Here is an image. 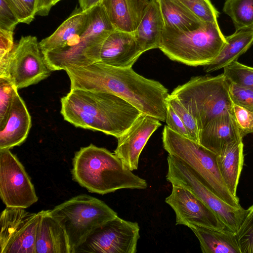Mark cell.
<instances>
[{
    "mask_svg": "<svg viewBox=\"0 0 253 253\" xmlns=\"http://www.w3.org/2000/svg\"><path fill=\"white\" fill-rule=\"evenodd\" d=\"M65 71L70 89L110 93L125 99L142 114L166 121L168 89L160 82L139 75L132 67H116L99 61Z\"/></svg>",
    "mask_w": 253,
    "mask_h": 253,
    "instance_id": "cell-1",
    "label": "cell"
},
{
    "mask_svg": "<svg viewBox=\"0 0 253 253\" xmlns=\"http://www.w3.org/2000/svg\"><path fill=\"white\" fill-rule=\"evenodd\" d=\"M60 113L77 127L101 131L117 138L132 125L141 112L115 94L72 89L61 98Z\"/></svg>",
    "mask_w": 253,
    "mask_h": 253,
    "instance_id": "cell-2",
    "label": "cell"
},
{
    "mask_svg": "<svg viewBox=\"0 0 253 253\" xmlns=\"http://www.w3.org/2000/svg\"><path fill=\"white\" fill-rule=\"evenodd\" d=\"M73 179L89 192L104 195L122 189H145L146 181L132 173L115 154L92 144L75 154Z\"/></svg>",
    "mask_w": 253,
    "mask_h": 253,
    "instance_id": "cell-3",
    "label": "cell"
},
{
    "mask_svg": "<svg viewBox=\"0 0 253 253\" xmlns=\"http://www.w3.org/2000/svg\"><path fill=\"white\" fill-rule=\"evenodd\" d=\"M226 42L218 22L205 23L189 31L165 27L158 48L171 60L205 66L216 58Z\"/></svg>",
    "mask_w": 253,
    "mask_h": 253,
    "instance_id": "cell-4",
    "label": "cell"
},
{
    "mask_svg": "<svg viewBox=\"0 0 253 253\" xmlns=\"http://www.w3.org/2000/svg\"><path fill=\"white\" fill-rule=\"evenodd\" d=\"M229 83L223 74L216 76L191 78L170 93L182 104L195 119L199 131L216 117L233 115V103L229 92Z\"/></svg>",
    "mask_w": 253,
    "mask_h": 253,
    "instance_id": "cell-5",
    "label": "cell"
},
{
    "mask_svg": "<svg viewBox=\"0 0 253 253\" xmlns=\"http://www.w3.org/2000/svg\"><path fill=\"white\" fill-rule=\"evenodd\" d=\"M115 30L101 3L95 5L89 10L85 30L73 43L43 52L48 67L52 72L65 71L100 61L102 46Z\"/></svg>",
    "mask_w": 253,
    "mask_h": 253,
    "instance_id": "cell-6",
    "label": "cell"
},
{
    "mask_svg": "<svg viewBox=\"0 0 253 253\" xmlns=\"http://www.w3.org/2000/svg\"><path fill=\"white\" fill-rule=\"evenodd\" d=\"M164 148L169 155L184 162L196 173L201 181L228 204L242 208L237 196L229 191L220 173L216 154L199 143L164 126L162 132Z\"/></svg>",
    "mask_w": 253,
    "mask_h": 253,
    "instance_id": "cell-7",
    "label": "cell"
},
{
    "mask_svg": "<svg viewBox=\"0 0 253 253\" xmlns=\"http://www.w3.org/2000/svg\"><path fill=\"white\" fill-rule=\"evenodd\" d=\"M64 228L72 253L96 228L118 216L104 202L82 194L50 210Z\"/></svg>",
    "mask_w": 253,
    "mask_h": 253,
    "instance_id": "cell-8",
    "label": "cell"
},
{
    "mask_svg": "<svg viewBox=\"0 0 253 253\" xmlns=\"http://www.w3.org/2000/svg\"><path fill=\"white\" fill-rule=\"evenodd\" d=\"M167 161V181L192 192L216 215L228 230L236 233L244 218L246 210L232 206L219 198L184 162L169 154Z\"/></svg>",
    "mask_w": 253,
    "mask_h": 253,
    "instance_id": "cell-9",
    "label": "cell"
},
{
    "mask_svg": "<svg viewBox=\"0 0 253 253\" xmlns=\"http://www.w3.org/2000/svg\"><path fill=\"white\" fill-rule=\"evenodd\" d=\"M52 72L37 37L22 36L9 55L6 78L19 89L38 84Z\"/></svg>",
    "mask_w": 253,
    "mask_h": 253,
    "instance_id": "cell-10",
    "label": "cell"
},
{
    "mask_svg": "<svg viewBox=\"0 0 253 253\" xmlns=\"http://www.w3.org/2000/svg\"><path fill=\"white\" fill-rule=\"evenodd\" d=\"M139 231L138 223L118 216L93 230L75 253H135Z\"/></svg>",
    "mask_w": 253,
    "mask_h": 253,
    "instance_id": "cell-11",
    "label": "cell"
},
{
    "mask_svg": "<svg viewBox=\"0 0 253 253\" xmlns=\"http://www.w3.org/2000/svg\"><path fill=\"white\" fill-rule=\"evenodd\" d=\"M41 212L6 208L0 218V253H36L35 242Z\"/></svg>",
    "mask_w": 253,
    "mask_h": 253,
    "instance_id": "cell-12",
    "label": "cell"
},
{
    "mask_svg": "<svg viewBox=\"0 0 253 253\" xmlns=\"http://www.w3.org/2000/svg\"><path fill=\"white\" fill-rule=\"evenodd\" d=\"M0 196L9 207L26 209L38 200L24 166L9 149L0 150Z\"/></svg>",
    "mask_w": 253,
    "mask_h": 253,
    "instance_id": "cell-13",
    "label": "cell"
},
{
    "mask_svg": "<svg viewBox=\"0 0 253 253\" xmlns=\"http://www.w3.org/2000/svg\"><path fill=\"white\" fill-rule=\"evenodd\" d=\"M172 186L171 192L165 202L175 212L176 225L188 227L197 225L219 231L227 230L216 215L192 192L180 186Z\"/></svg>",
    "mask_w": 253,
    "mask_h": 253,
    "instance_id": "cell-14",
    "label": "cell"
},
{
    "mask_svg": "<svg viewBox=\"0 0 253 253\" xmlns=\"http://www.w3.org/2000/svg\"><path fill=\"white\" fill-rule=\"evenodd\" d=\"M157 119L141 114L129 128L118 138L114 154L130 170L137 169L140 154L149 139L160 126Z\"/></svg>",
    "mask_w": 253,
    "mask_h": 253,
    "instance_id": "cell-15",
    "label": "cell"
},
{
    "mask_svg": "<svg viewBox=\"0 0 253 253\" xmlns=\"http://www.w3.org/2000/svg\"><path fill=\"white\" fill-rule=\"evenodd\" d=\"M143 52L134 33L115 30L102 46L100 61L116 67L130 68Z\"/></svg>",
    "mask_w": 253,
    "mask_h": 253,
    "instance_id": "cell-16",
    "label": "cell"
},
{
    "mask_svg": "<svg viewBox=\"0 0 253 253\" xmlns=\"http://www.w3.org/2000/svg\"><path fill=\"white\" fill-rule=\"evenodd\" d=\"M32 126L31 117L25 102L16 91L5 126L0 129V150L21 145Z\"/></svg>",
    "mask_w": 253,
    "mask_h": 253,
    "instance_id": "cell-17",
    "label": "cell"
},
{
    "mask_svg": "<svg viewBox=\"0 0 253 253\" xmlns=\"http://www.w3.org/2000/svg\"><path fill=\"white\" fill-rule=\"evenodd\" d=\"M37 228L36 253H72L66 231L49 212L41 211Z\"/></svg>",
    "mask_w": 253,
    "mask_h": 253,
    "instance_id": "cell-18",
    "label": "cell"
},
{
    "mask_svg": "<svg viewBox=\"0 0 253 253\" xmlns=\"http://www.w3.org/2000/svg\"><path fill=\"white\" fill-rule=\"evenodd\" d=\"M243 140L232 114L220 115L209 122L200 131L199 144L217 154L227 144Z\"/></svg>",
    "mask_w": 253,
    "mask_h": 253,
    "instance_id": "cell-19",
    "label": "cell"
},
{
    "mask_svg": "<svg viewBox=\"0 0 253 253\" xmlns=\"http://www.w3.org/2000/svg\"><path fill=\"white\" fill-rule=\"evenodd\" d=\"M148 0H102L108 17L115 30L134 33Z\"/></svg>",
    "mask_w": 253,
    "mask_h": 253,
    "instance_id": "cell-20",
    "label": "cell"
},
{
    "mask_svg": "<svg viewBox=\"0 0 253 253\" xmlns=\"http://www.w3.org/2000/svg\"><path fill=\"white\" fill-rule=\"evenodd\" d=\"M90 10L83 11L81 8H76L52 35L39 42L42 52L62 48L73 43L85 30Z\"/></svg>",
    "mask_w": 253,
    "mask_h": 253,
    "instance_id": "cell-21",
    "label": "cell"
},
{
    "mask_svg": "<svg viewBox=\"0 0 253 253\" xmlns=\"http://www.w3.org/2000/svg\"><path fill=\"white\" fill-rule=\"evenodd\" d=\"M165 27L158 0H150L134 34L144 52L158 48Z\"/></svg>",
    "mask_w": 253,
    "mask_h": 253,
    "instance_id": "cell-22",
    "label": "cell"
},
{
    "mask_svg": "<svg viewBox=\"0 0 253 253\" xmlns=\"http://www.w3.org/2000/svg\"><path fill=\"white\" fill-rule=\"evenodd\" d=\"M242 140L225 145L216 154V161L221 177L230 192L237 196V189L244 163Z\"/></svg>",
    "mask_w": 253,
    "mask_h": 253,
    "instance_id": "cell-23",
    "label": "cell"
},
{
    "mask_svg": "<svg viewBox=\"0 0 253 253\" xmlns=\"http://www.w3.org/2000/svg\"><path fill=\"white\" fill-rule=\"evenodd\" d=\"M189 228L199 240L203 253H241L236 233L197 225Z\"/></svg>",
    "mask_w": 253,
    "mask_h": 253,
    "instance_id": "cell-24",
    "label": "cell"
},
{
    "mask_svg": "<svg viewBox=\"0 0 253 253\" xmlns=\"http://www.w3.org/2000/svg\"><path fill=\"white\" fill-rule=\"evenodd\" d=\"M225 38L226 43L218 55L212 62L204 66L206 72L218 70L237 60L253 44V30L236 31Z\"/></svg>",
    "mask_w": 253,
    "mask_h": 253,
    "instance_id": "cell-25",
    "label": "cell"
},
{
    "mask_svg": "<svg viewBox=\"0 0 253 253\" xmlns=\"http://www.w3.org/2000/svg\"><path fill=\"white\" fill-rule=\"evenodd\" d=\"M158 0L165 27L189 31L205 24L179 0Z\"/></svg>",
    "mask_w": 253,
    "mask_h": 253,
    "instance_id": "cell-26",
    "label": "cell"
},
{
    "mask_svg": "<svg viewBox=\"0 0 253 253\" xmlns=\"http://www.w3.org/2000/svg\"><path fill=\"white\" fill-rule=\"evenodd\" d=\"M223 11L230 17L236 31L253 30V0H226Z\"/></svg>",
    "mask_w": 253,
    "mask_h": 253,
    "instance_id": "cell-27",
    "label": "cell"
},
{
    "mask_svg": "<svg viewBox=\"0 0 253 253\" xmlns=\"http://www.w3.org/2000/svg\"><path fill=\"white\" fill-rule=\"evenodd\" d=\"M223 69V74L229 83L253 90V67L236 60Z\"/></svg>",
    "mask_w": 253,
    "mask_h": 253,
    "instance_id": "cell-28",
    "label": "cell"
},
{
    "mask_svg": "<svg viewBox=\"0 0 253 253\" xmlns=\"http://www.w3.org/2000/svg\"><path fill=\"white\" fill-rule=\"evenodd\" d=\"M204 23L218 22L219 11L210 0H179Z\"/></svg>",
    "mask_w": 253,
    "mask_h": 253,
    "instance_id": "cell-29",
    "label": "cell"
},
{
    "mask_svg": "<svg viewBox=\"0 0 253 253\" xmlns=\"http://www.w3.org/2000/svg\"><path fill=\"white\" fill-rule=\"evenodd\" d=\"M236 236L241 253H253V205L246 210Z\"/></svg>",
    "mask_w": 253,
    "mask_h": 253,
    "instance_id": "cell-30",
    "label": "cell"
},
{
    "mask_svg": "<svg viewBox=\"0 0 253 253\" xmlns=\"http://www.w3.org/2000/svg\"><path fill=\"white\" fill-rule=\"evenodd\" d=\"M169 103L180 118L189 135V139L199 143L200 131L197 122L189 111L175 97L169 94L168 98Z\"/></svg>",
    "mask_w": 253,
    "mask_h": 253,
    "instance_id": "cell-31",
    "label": "cell"
},
{
    "mask_svg": "<svg viewBox=\"0 0 253 253\" xmlns=\"http://www.w3.org/2000/svg\"><path fill=\"white\" fill-rule=\"evenodd\" d=\"M17 90L10 80L0 78V129L6 124L14 95Z\"/></svg>",
    "mask_w": 253,
    "mask_h": 253,
    "instance_id": "cell-32",
    "label": "cell"
},
{
    "mask_svg": "<svg viewBox=\"0 0 253 253\" xmlns=\"http://www.w3.org/2000/svg\"><path fill=\"white\" fill-rule=\"evenodd\" d=\"M20 23L29 24L37 14L39 0H6Z\"/></svg>",
    "mask_w": 253,
    "mask_h": 253,
    "instance_id": "cell-33",
    "label": "cell"
},
{
    "mask_svg": "<svg viewBox=\"0 0 253 253\" xmlns=\"http://www.w3.org/2000/svg\"><path fill=\"white\" fill-rule=\"evenodd\" d=\"M0 78H6L9 55L14 45L13 32L0 29Z\"/></svg>",
    "mask_w": 253,
    "mask_h": 253,
    "instance_id": "cell-34",
    "label": "cell"
},
{
    "mask_svg": "<svg viewBox=\"0 0 253 253\" xmlns=\"http://www.w3.org/2000/svg\"><path fill=\"white\" fill-rule=\"evenodd\" d=\"M233 116L242 138L253 133V112L233 103Z\"/></svg>",
    "mask_w": 253,
    "mask_h": 253,
    "instance_id": "cell-35",
    "label": "cell"
},
{
    "mask_svg": "<svg viewBox=\"0 0 253 253\" xmlns=\"http://www.w3.org/2000/svg\"><path fill=\"white\" fill-rule=\"evenodd\" d=\"M229 92L234 104L253 112V90L229 83Z\"/></svg>",
    "mask_w": 253,
    "mask_h": 253,
    "instance_id": "cell-36",
    "label": "cell"
},
{
    "mask_svg": "<svg viewBox=\"0 0 253 253\" xmlns=\"http://www.w3.org/2000/svg\"><path fill=\"white\" fill-rule=\"evenodd\" d=\"M20 23L6 0H0V29L13 32Z\"/></svg>",
    "mask_w": 253,
    "mask_h": 253,
    "instance_id": "cell-37",
    "label": "cell"
},
{
    "mask_svg": "<svg viewBox=\"0 0 253 253\" xmlns=\"http://www.w3.org/2000/svg\"><path fill=\"white\" fill-rule=\"evenodd\" d=\"M166 122L167 126L176 133L189 138L188 132L182 121L171 106L168 103Z\"/></svg>",
    "mask_w": 253,
    "mask_h": 253,
    "instance_id": "cell-38",
    "label": "cell"
},
{
    "mask_svg": "<svg viewBox=\"0 0 253 253\" xmlns=\"http://www.w3.org/2000/svg\"><path fill=\"white\" fill-rule=\"evenodd\" d=\"M54 0H39L37 15L46 16L53 6Z\"/></svg>",
    "mask_w": 253,
    "mask_h": 253,
    "instance_id": "cell-39",
    "label": "cell"
},
{
    "mask_svg": "<svg viewBox=\"0 0 253 253\" xmlns=\"http://www.w3.org/2000/svg\"><path fill=\"white\" fill-rule=\"evenodd\" d=\"M102 0H79L80 8L83 11H88L100 3Z\"/></svg>",
    "mask_w": 253,
    "mask_h": 253,
    "instance_id": "cell-40",
    "label": "cell"
},
{
    "mask_svg": "<svg viewBox=\"0 0 253 253\" xmlns=\"http://www.w3.org/2000/svg\"><path fill=\"white\" fill-rule=\"evenodd\" d=\"M61 0H54L53 1V5H54L56 3H57L58 1H60Z\"/></svg>",
    "mask_w": 253,
    "mask_h": 253,
    "instance_id": "cell-41",
    "label": "cell"
}]
</instances>
